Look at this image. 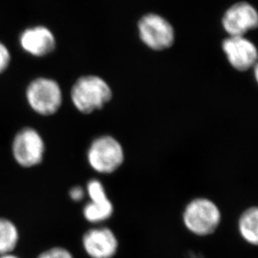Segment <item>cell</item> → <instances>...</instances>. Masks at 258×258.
<instances>
[{"label": "cell", "mask_w": 258, "mask_h": 258, "mask_svg": "<svg viewBox=\"0 0 258 258\" xmlns=\"http://www.w3.org/2000/svg\"><path fill=\"white\" fill-rule=\"evenodd\" d=\"M112 98L109 84L102 77L94 75L78 78L71 91L72 104L82 114H91L102 109Z\"/></svg>", "instance_id": "1"}, {"label": "cell", "mask_w": 258, "mask_h": 258, "mask_svg": "<svg viewBox=\"0 0 258 258\" xmlns=\"http://www.w3.org/2000/svg\"><path fill=\"white\" fill-rule=\"evenodd\" d=\"M89 166L98 174H110L117 171L123 164L125 153L122 144L114 137H97L87 149Z\"/></svg>", "instance_id": "2"}, {"label": "cell", "mask_w": 258, "mask_h": 258, "mask_svg": "<svg viewBox=\"0 0 258 258\" xmlns=\"http://www.w3.org/2000/svg\"><path fill=\"white\" fill-rule=\"evenodd\" d=\"M25 97L33 112L43 117L55 115L63 103L61 87L55 80L38 77L28 85Z\"/></svg>", "instance_id": "3"}, {"label": "cell", "mask_w": 258, "mask_h": 258, "mask_svg": "<svg viewBox=\"0 0 258 258\" xmlns=\"http://www.w3.org/2000/svg\"><path fill=\"white\" fill-rule=\"evenodd\" d=\"M221 220L218 206L206 198H196L190 201L183 213L184 226L197 236H208L215 232Z\"/></svg>", "instance_id": "4"}, {"label": "cell", "mask_w": 258, "mask_h": 258, "mask_svg": "<svg viewBox=\"0 0 258 258\" xmlns=\"http://www.w3.org/2000/svg\"><path fill=\"white\" fill-rule=\"evenodd\" d=\"M11 152L20 167L30 169L37 166L45 157V144L42 135L34 127H23L13 139Z\"/></svg>", "instance_id": "5"}, {"label": "cell", "mask_w": 258, "mask_h": 258, "mask_svg": "<svg viewBox=\"0 0 258 258\" xmlns=\"http://www.w3.org/2000/svg\"><path fill=\"white\" fill-rule=\"evenodd\" d=\"M139 37L153 50H164L174 43L175 33L171 24L156 14H148L139 20Z\"/></svg>", "instance_id": "6"}, {"label": "cell", "mask_w": 258, "mask_h": 258, "mask_svg": "<svg viewBox=\"0 0 258 258\" xmlns=\"http://www.w3.org/2000/svg\"><path fill=\"white\" fill-rule=\"evenodd\" d=\"M222 25L230 36H243L258 27L257 10L249 3H236L224 14Z\"/></svg>", "instance_id": "7"}, {"label": "cell", "mask_w": 258, "mask_h": 258, "mask_svg": "<svg viewBox=\"0 0 258 258\" xmlns=\"http://www.w3.org/2000/svg\"><path fill=\"white\" fill-rule=\"evenodd\" d=\"M222 49L234 69L246 72L258 61V50L251 40L244 36H229L222 42Z\"/></svg>", "instance_id": "8"}, {"label": "cell", "mask_w": 258, "mask_h": 258, "mask_svg": "<svg viewBox=\"0 0 258 258\" xmlns=\"http://www.w3.org/2000/svg\"><path fill=\"white\" fill-rule=\"evenodd\" d=\"M82 245L92 258H112L117 253L118 241L111 229L97 227L84 234Z\"/></svg>", "instance_id": "9"}, {"label": "cell", "mask_w": 258, "mask_h": 258, "mask_svg": "<svg viewBox=\"0 0 258 258\" xmlns=\"http://www.w3.org/2000/svg\"><path fill=\"white\" fill-rule=\"evenodd\" d=\"M20 46L25 52L36 57H43L55 48V38L45 26H34L24 30L20 36Z\"/></svg>", "instance_id": "10"}, {"label": "cell", "mask_w": 258, "mask_h": 258, "mask_svg": "<svg viewBox=\"0 0 258 258\" xmlns=\"http://www.w3.org/2000/svg\"><path fill=\"white\" fill-rule=\"evenodd\" d=\"M114 206L109 198L90 200L83 207L82 214L88 222L93 224L104 222L112 217Z\"/></svg>", "instance_id": "11"}, {"label": "cell", "mask_w": 258, "mask_h": 258, "mask_svg": "<svg viewBox=\"0 0 258 258\" xmlns=\"http://www.w3.org/2000/svg\"><path fill=\"white\" fill-rule=\"evenodd\" d=\"M239 232L247 243L258 246V206L244 211L238 222Z\"/></svg>", "instance_id": "12"}, {"label": "cell", "mask_w": 258, "mask_h": 258, "mask_svg": "<svg viewBox=\"0 0 258 258\" xmlns=\"http://www.w3.org/2000/svg\"><path fill=\"white\" fill-rule=\"evenodd\" d=\"M19 230L10 219L0 217V256L9 254L17 246Z\"/></svg>", "instance_id": "13"}, {"label": "cell", "mask_w": 258, "mask_h": 258, "mask_svg": "<svg viewBox=\"0 0 258 258\" xmlns=\"http://www.w3.org/2000/svg\"><path fill=\"white\" fill-rule=\"evenodd\" d=\"M38 258H74L72 254L62 247H53L40 254Z\"/></svg>", "instance_id": "14"}, {"label": "cell", "mask_w": 258, "mask_h": 258, "mask_svg": "<svg viewBox=\"0 0 258 258\" xmlns=\"http://www.w3.org/2000/svg\"><path fill=\"white\" fill-rule=\"evenodd\" d=\"M11 55L7 46L0 41V74H2L10 67Z\"/></svg>", "instance_id": "15"}, {"label": "cell", "mask_w": 258, "mask_h": 258, "mask_svg": "<svg viewBox=\"0 0 258 258\" xmlns=\"http://www.w3.org/2000/svg\"><path fill=\"white\" fill-rule=\"evenodd\" d=\"M69 196L72 201L80 202L86 196V189L81 186L72 187V189L69 190Z\"/></svg>", "instance_id": "16"}, {"label": "cell", "mask_w": 258, "mask_h": 258, "mask_svg": "<svg viewBox=\"0 0 258 258\" xmlns=\"http://www.w3.org/2000/svg\"><path fill=\"white\" fill-rule=\"evenodd\" d=\"M253 74L255 79H256V82L258 83V61L253 67Z\"/></svg>", "instance_id": "17"}, {"label": "cell", "mask_w": 258, "mask_h": 258, "mask_svg": "<svg viewBox=\"0 0 258 258\" xmlns=\"http://www.w3.org/2000/svg\"><path fill=\"white\" fill-rule=\"evenodd\" d=\"M0 258H19L18 256H14L12 254H5V255H1Z\"/></svg>", "instance_id": "18"}]
</instances>
